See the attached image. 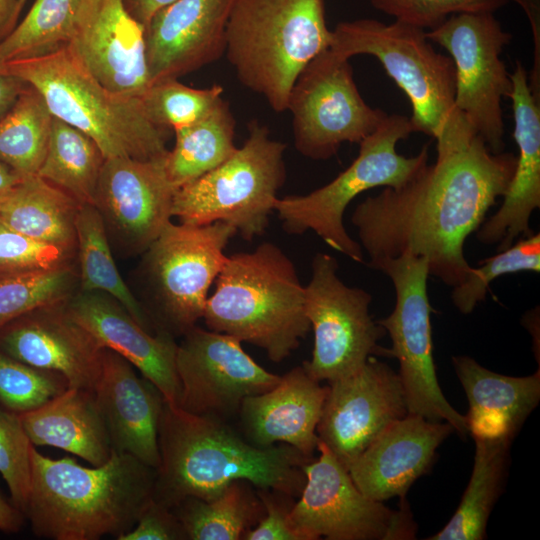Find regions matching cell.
Returning a JSON list of instances; mask_svg holds the SVG:
<instances>
[{"label":"cell","mask_w":540,"mask_h":540,"mask_svg":"<svg viewBox=\"0 0 540 540\" xmlns=\"http://www.w3.org/2000/svg\"><path fill=\"white\" fill-rule=\"evenodd\" d=\"M104 347L68 313L66 301L34 309L0 328V351L94 391Z\"/></svg>","instance_id":"obj_20"},{"label":"cell","mask_w":540,"mask_h":540,"mask_svg":"<svg viewBox=\"0 0 540 540\" xmlns=\"http://www.w3.org/2000/svg\"><path fill=\"white\" fill-rule=\"evenodd\" d=\"M112 448L146 465H160L158 431L165 399L124 357L104 349L102 371L94 390Z\"/></svg>","instance_id":"obj_25"},{"label":"cell","mask_w":540,"mask_h":540,"mask_svg":"<svg viewBox=\"0 0 540 540\" xmlns=\"http://www.w3.org/2000/svg\"><path fill=\"white\" fill-rule=\"evenodd\" d=\"M450 55L455 67V106L494 153L503 152L505 126L501 101L512 90L501 53L512 39L492 12L449 16L426 31Z\"/></svg>","instance_id":"obj_12"},{"label":"cell","mask_w":540,"mask_h":540,"mask_svg":"<svg viewBox=\"0 0 540 540\" xmlns=\"http://www.w3.org/2000/svg\"><path fill=\"white\" fill-rule=\"evenodd\" d=\"M516 161L513 153H494L475 136L403 186L368 196L351 216L368 264L422 256L429 275L451 287L461 283L472 267L465 241L507 192Z\"/></svg>","instance_id":"obj_1"},{"label":"cell","mask_w":540,"mask_h":540,"mask_svg":"<svg viewBox=\"0 0 540 540\" xmlns=\"http://www.w3.org/2000/svg\"><path fill=\"white\" fill-rule=\"evenodd\" d=\"M26 87L25 83L9 74L0 62V116L12 106Z\"/></svg>","instance_id":"obj_47"},{"label":"cell","mask_w":540,"mask_h":540,"mask_svg":"<svg viewBox=\"0 0 540 540\" xmlns=\"http://www.w3.org/2000/svg\"><path fill=\"white\" fill-rule=\"evenodd\" d=\"M297 151L327 160L345 142L359 144L387 116L362 98L349 59L330 48L321 52L297 77L288 99Z\"/></svg>","instance_id":"obj_15"},{"label":"cell","mask_w":540,"mask_h":540,"mask_svg":"<svg viewBox=\"0 0 540 540\" xmlns=\"http://www.w3.org/2000/svg\"><path fill=\"white\" fill-rule=\"evenodd\" d=\"M327 386L316 433L346 468L390 424L408 414L398 373L375 356Z\"/></svg>","instance_id":"obj_18"},{"label":"cell","mask_w":540,"mask_h":540,"mask_svg":"<svg viewBox=\"0 0 540 540\" xmlns=\"http://www.w3.org/2000/svg\"><path fill=\"white\" fill-rule=\"evenodd\" d=\"M327 390L303 365L291 369L272 389L243 400L238 412L242 435L258 447L284 443L314 459Z\"/></svg>","instance_id":"obj_26"},{"label":"cell","mask_w":540,"mask_h":540,"mask_svg":"<svg viewBox=\"0 0 540 540\" xmlns=\"http://www.w3.org/2000/svg\"><path fill=\"white\" fill-rule=\"evenodd\" d=\"M53 115L28 86L0 116V162L23 177L37 175L46 155Z\"/></svg>","instance_id":"obj_35"},{"label":"cell","mask_w":540,"mask_h":540,"mask_svg":"<svg viewBox=\"0 0 540 540\" xmlns=\"http://www.w3.org/2000/svg\"><path fill=\"white\" fill-rule=\"evenodd\" d=\"M166 155L104 161L93 205L112 251L123 257L141 255L171 222L176 188L166 171Z\"/></svg>","instance_id":"obj_17"},{"label":"cell","mask_w":540,"mask_h":540,"mask_svg":"<svg viewBox=\"0 0 540 540\" xmlns=\"http://www.w3.org/2000/svg\"><path fill=\"white\" fill-rule=\"evenodd\" d=\"M59 373L23 363L0 351V407L21 415L68 388Z\"/></svg>","instance_id":"obj_40"},{"label":"cell","mask_w":540,"mask_h":540,"mask_svg":"<svg viewBox=\"0 0 540 540\" xmlns=\"http://www.w3.org/2000/svg\"><path fill=\"white\" fill-rule=\"evenodd\" d=\"M223 88H192L177 78L152 82L140 97L147 118L162 129L191 125L209 114L223 99Z\"/></svg>","instance_id":"obj_38"},{"label":"cell","mask_w":540,"mask_h":540,"mask_svg":"<svg viewBox=\"0 0 540 540\" xmlns=\"http://www.w3.org/2000/svg\"><path fill=\"white\" fill-rule=\"evenodd\" d=\"M517 272H540V234L519 239L506 249L471 267L466 278L453 287L451 299L462 314L471 313L485 300L489 284L497 277Z\"/></svg>","instance_id":"obj_39"},{"label":"cell","mask_w":540,"mask_h":540,"mask_svg":"<svg viewBox=\"0 0 540 540\" xmlns=\"http://www.w3.org/2000/svg\"><path fill=\"white\" fill-rule=\"evenodd\" d=\"M202 319L207 329L257 346L275 363L311 329L295 264L271 242L226 256Z\"/></svg>","instance_id":"obj_4"},{"label":"cell","mask_w":540,"mask_h":540,"mask_svg":"<svg viewBox=\"0 0 540 540\" xmlns=\"http://www.w3.org/2000/svg\"><path fill=\"white\" fill-rule=\"evenodd\" d=\"M82 0H35L28 13L0 40V62L42 56L67 45Z\"/></svg>","instance_id":"obj_36"},{"label":"cell","mask_w":540,"mask_h":540,"mask_svg":"<svg viewBox=\"0 0 540 540\" xmlns=\"http://www.w3.org/2000/svg\"><path fill=\"white\" fill-rule=\"evenodd\" d=\"M386 274L393 283V311L377 322L391 339L387 357L396 358L408 413L431 421L449 423L462 438L469 434L465 415L444 396L433 358L431 312L427 292L429 275L425 257L403 255L368 264Z\"/></svg>","instance_id":"obj_11"},{"label":"cell","mask_w":540,"mask_h":540,"mask_svg":"<svg viewBox=\"0 0 540 540\" xmlns=\"http://www.w3.org/2000/svg\"><path fill=\"white\" fill-rule=\"evenodd\" d=\"M331 41L324 0H236L225 55L245 87L283 112L299 74Z\"/></svg>","instance_id":"obj_7"},{"label":"cell","mask_w":540,"mask_h":540,"mask_svg":"<svg viewBox=\"0 0 540 540\" xmlns=\"http://www.w3.org/2000/svg\"><path fill=\"white\" fill-rule=\"evenodd\" d=\"M256 491L264 506V514L254 527L245 532L242 539L301 540L289 519L294 504L292 496L271 489Z\"/></svg>","instance_id":"obj_44"},{"label":"cell","mask_w":540,"mask_h":540,"mask_svg":"<svg viewBox=\"0 0 540 540\" xmlns=\"http://www.w3.org/2000/svg\"><path fill=\"white\" fill-rule=\"evenodd\" d=\"M27 0H18L17 1V9H16V14H17V17L19 18V15H20V12L21 10L23 9L24 5L26 4Z\"/></svg>","instance_id":"obj_52"},{"label":"cell","mask_w":540,"mask_h":540,"mask_svg":"<svg viewBox=\"0 0 540 540\" xmlns=\"http://www.w3.org/2000/svg\"><path fill=\"white\" fill-rule=\"evenodd\" d=\"M3 67L36 90L54 117L89 136L105 159L152 160L168 153L167 130L147 118L140 98L107 89L67 45L42 56L7 61Z\"/></svg>","instance_id":"obj_6"},{"label":"cell","mask_w":540,"mask_h":540,"mask_svg":"<svg viewBox=\"0 0 540 540\" xmlns=\"http://www.w3.org/2000/svg\"><path fill=\"white\" fill-rule=\"evenodd\" d=\"M176 371L178 407L228 422L245 398L272 389L281 377L260 366L235 337L197 325L178 343Z\"/></svg>","instance_id":"obj_16"},{"label":"cell","mask_w":540,"mask_h":540,"mask_svg":"<svg viewBox=\"0 0 540 540\" xmlns=\"http://www.w3.org/2000/svg\"><path fill=\"white\" fill-rule=\"evenodd\" d=\"M74 262L76 257L10 228L0 219V275L49 270Z\"/></svg>","instance_id":"obj_43"},{"label":"cell","mask_w":540,"mask_h":540,"mask_svg":"<svg viewBox=\"0 0 540 540\" xmlns=\"http://www.w3.org/2000/svg\"><path fill=\"white\" fill-rule=\"evenodd\" d=\"M337 260L317 253L305 286V311L314 333L311 359L303 362L315 380L332 382L358 371L371 356L387 357L378 345L385 329L370 314L372 296L346 285Z\"/></svg>","instance_id":"obj_13"},{"label":"cell","mask_w":540,"mask_h":540,"mask_svg":"<svg viewBox=\"0 0 540 540\" xmlns=\"http://www.w3.org/2000/svg\"><path fill=\"white\" fill-rule=\"evenodd\" d=\"M452 363L468 399L469 434L513 441L540 401V369L514 377L493 372L466 355L453 356Z\"/></svg>","instance_id":"obj_27"},{"label":"cell","mask_w":540,"mask_h":540,"mask_svg":"<svg viewBox=\"0 0 540 540\" xmlns=\"http://www.w3.org/2000/svg\"><path fill=\"white\" fill-rule=\"evenodd\" d=\"M104 161L89 136L53 116L46 155L37 175L80 204H93Z\"/></svg>","instance_id":"obj_34"},{"label":"cell","mask_w":540,"mask_h":540,"mask_svg":"<svg viewBox=\"0 0 540 540\" xmlns=\"http://www.w3.org/2000/svg\"><path fill=\"white\" fill-rule=\"evenodd\" d=\"M75 229L79 290L111 295L145 330L155 333L144 308L117 269L103 220L93 204L79 205Z\"/></svg>","instance_id":"obj_32"},{"label":"cell","mask_w":540,"mask_h":540,"mask_svg":"<svg viewBox=\"0 0 540 540\" xmlns=\"http://www.w3.org/2000/svg\"><path fill=\"white\" fill-rule=\"evenodd\" d=\"M157 470L113 450L107 462L85 467L51 459L31 448V484L25 518L34 534L52 540L118 539L153 498Z\"/></svg>","instance_id":"obj_3"},{"label":"cell","mask_w":540,"mask_h":540,"mask_svg":"<svg viewBox=\"0 0 540 540\" xmlns=\"http://www.w3.org/2000/svg\"><path fill=\"white\" fill-rule=\"evenodd\" d=\"M78 289L77 262L0 275V328L34 309L67 301Z\"/></svg>","instance_id":"obj_37"},{"label":"cell","mask_w":540,"mask_h":540,"mask_svg":"<svg viewBox=\"0 0 540 540\" xmlns=\"http://www.w3.org/2000/svg\"><path fill=\"white\" fill-rule=\"evenodd\" d=\"M158 444L153 499L170 509L188 497L210 500L236 480L300 496L303 468L313 460L284 443L258 447L228 421L191 414L166 401Z\"/></svg>","instance_id":"obj_2"},{"label":"cell","mask_w":540,"mask_h":540,"mask_svg":"<svg viewBox=\"0 0 540 540\" xmlns=\"http://www.w3.org/2000/svg\"><path fill=\"white\" fill-rule=\"evenodd\" d=\"M512 0H370L377 10L421 29L431 30L449 16L494 12Z\"/></svg>","instance_id":"obj_42"},{"label":"cell","mask_w":540,"mask_h":540,"mask_svg":"<svg viewBox=\"0 0 540 540\" xmlns=\"http://www.w3.org/2000/svg\"><path fill=\"white\" fill-rule=\"evenodd\" d=\"M33 446H51L99 466L113 448L92 390L68 387L42 406L18 415Z\"/></svg>","instance_id":"obj_28"},{"label":"cell","mask_w":540,"mask_h":540,"mask_svg":"<svg viewBox=\"0 0 540 540\" xmlns=\"http://www.w3.org/2000/svg\"><path fill=\"white\" fill-rule=\"evenodd\" d=\"M236 0H175L145 26L150 82L177 78L225 54L227 23Z\"/></svg>","instance_id":"obj_21"},{"label":"cell","mask_w":540,"mask_h":540,"mask_svg":"<svg viewBox=\"0 0 540 540\" xmlns=\"http://www.w3.org/2000/svg\"><path fill=\"white\" fill-rule=\"evenodd\" d=\"M319 456L304 466L306 481L289 519L301 540H407L417 525L408 504L391 510L364 495L347 468L318 441Z\"/></svg>","instance_id":"obj_14"},{"label":"cell","mask_w":540,"mask_h":540,"mask_svg":"<svg viewBox=\"0 0 540 540\" xmlns=\"http://www.w3.org/2000/svg\"><path fill=\"white\" fill-rule=\"evenodd\" d=\"M524 10L531 25L534 43V62L528 74L533 96L540 102V0H512Z\"/></svg>","instance_id":"obj_46"},{"label":"cell","mask_w":540,"mask_h":540,"mask_svg":"<svg viewBox=\"0 0 540 540\" xmlns=\"http://www.w3.org/2000/svg\"><path fill=\"white\" fill-rule=\"evenodd\" d=\"M66 308L104 348L128 360L161 391L167 403L178 406L176 338L163 332H148L119 301L103 292L78 289L66 301Z\"/></svg>","instance_id":"obj_22"},{"label":"cell","mask_w":540,"mask_h":540,"mask_svg":"<svg viewBox=\"0 0 540 540\" xmlns=\"http://www.w3.org/2000/svg\"><path fill=\"white\" fill-rule=\"evenodd\" d=\"M453 432L447 422L408 413L381 432L347 470L359 490L373 500L405 498L412 484L430 470L436 450Z\"/></svg>","instance_id":"obj_23"},{"label":"cell","mask_w":540,"mask_h":540,"mask_svg":"<svg viewBox=\"0 0 540 540\" xmlns=\"http://www.w3.org/2000/svg\"><path fill=\"white\" fill-rule=\"evenodd\" d=\"M172 510L189 540H240L264 514L256 488L244 480L210 500L185 498Z\"/></svg>","instance_id":"obj_31"},{"label":"cell","mask_w":540,"mask_h":540,"mask_svg":"<svg viewBox=\"0 0 540 540\" xmlns=\"http://www.w3.org/2000/svg\"><path fill=\"white\" fill-rule=\"evenodd\" d=\"M414 132L410 118L387 114L377 129L359 143L355 160L332 181L305 195L277 199L274 212L284 231H313L333 250L362 263V247L344 226L346 208L367 190L403 186L428 165V145L410 157L396 151L397 143Z\"/></svg>","instance_id":"obj_8"},{"label":"cell","mask_w":540,"mask_h":540,"mask_svg":"<svg viewBox=\"0 0 540 540\" xmlns=\"http://www.w3.org/2000/svg\"><path fill=\"white\" fill-rule=\"evenodd\" d=\"M19 416L0 407V474L12 503L25 511L31 484V448Z\"/></svg>","instance_id":"obj_41"},{"label":"cell","mask_w":540,"mask_h":540,"mask_svg":"<svg viewBox=\"0 0 540 540\" xmlns=\"http://www.w3.org/2000/svg\"><path fill=\"white\" fill-rule=\"evenodd\" d=\"M24 177L0 162V203L3 202Z\"/></svg>","instance_id":"obj_51"},{"label":"cell","mask_w":540,"mask_h":540,"mask_svg":"<svg viewBox=\"0 0 540 540\" xmlns=\"http://www.w3.org/2000/svg\"><path fill=\"white\" fill-rule=\"evenodd\" d=\"M285 149L253 120L247 139L228 159L176 189L172 217L190 225L223 222L247 241L261 236L285 182Z\"/></svg>","instance_id":"obj_9"},{"label":"cell","mask_w":540,"mask_h":540,"mask_svg":"<svg viewBox=\"0 0 540 540\" xmlns=\"http://www.w3.org/2000/svg\"><path fill=\"white\" fill-rule=\"evenodd\" d=\"M514 132L519 149L516 166L503 203L476 231L483 244L508 248L516 238L533 234L530 218L540 208V102L529 86L528 72L517 60L511 74Z\"/></svg>","instance_id":"obj_24"},{"label":"cell","mask_w":540,"mask_h":540,"mask_svg":"<svg viewBox=\"0 0 540 540\" xmlns=\"http://www.w3.org/2000/svg\"><path fill=\"white\" fill-rule=\"evenodd\" d=\"M175 0H124L128 12L144 27L153 15Z\"/></svg>","instance_id":"obj_48"},{"label":"cell","mask_w":540,"mask_h":540,"mask_svg":"<svg viewBox=\"0 0 540 540\" xmlns=\"http://www.w3.org/2000/svg\"><path fill=\"white\" fill-rule=\"evenodd\" d=\"M184 529L172 509L153 498L134 527L117 540H186Z\"/></svg>","instance_id":"obj_45"},{"label":"cell","mask_w":540,"mask_h":540,"mask_svg":"<svg viewBox=\"0 0 540 540\" xmlns=\"http://www.w3.org/2000/svg\"><path fill=\"white\" fill-rule=\"evenodd\" d=\"M475 454L469 483L448 523L428 540H482L489 516L504 488L512 440L473 437Z\"/></svg>","instance_id":"obj_30"},{"label":"cell","mask_w":540,"mask_h":540,"mask_svg":"<svg viewBox=\"0 0 540 540\" xmlns=\"http://www.w3.org/2000/svg\"><path fill=\"white\" fill-rule=\"evenodd\" d=\"M329 48L347 59L360 54L378 59L408 97L414 131L436 140L437 158L478 136L455 106L454 63L434 49L426 30L397 20L343 21L332 31Z\"/></svg>","instance_id":"obj_5"},{"label":"cell","mask_w":540,"mask_h":540,"mask_svg":"<svg viewBox=\"0 0 540 540\" xmlns=\"http://www.w3.org/2000/svg\"><path fill=\"white\" fill-rule=\"evenodd\" d=\"M235 229L223 222H170L143 252L137 269L141 297L153 329L182 337L203 318Z\"/></svg>","instance_id":"obj_10"},{"label":"cell","mask_w":540,"mask_h":540,"mask_svg":"<svg viewBox=\"0 0 540 540\" xmlns=\"http://www.w3.org/2000/svg\"><path fill=\"white\" fill-rule=\"evenodd\" d=\"M80 203L38 175L24 177L0 203L10 228L77 256L75 220Z\"/></svg>","instance_id":"obj_29"},{"label":"cell","mask_w":540,"mask_h":540,"mask_svg":"<svg viewBox=\"0 0 540 540\" xmlns=\"http://www.w3.org/2000/svg\"><path fill=\"white\" fill-rule=\"evenodd\" d=\"M67 47L112 92L140 98L151 84L145 27L124 0H82Z\"/></svg>","instance_id":"obj_19"},{"label":"cell","mask_w":540,"mask_h":540,"mask_svg":"<svg viewBox=\"0 0 540 540\" xmlns=\"http://www.w3.org/2000/svg\"><path fill=\"white\" fill-rule=\"evenodd\" d=\"M18 0H0V40L16 25Z\"/></svg>","instance_id":"obj_50"},{"label":"cell","mask_w":540,"mask_h":540,"mask_svg":"<svg viewBox=\"0 0 540 540\" xmlns=\"http://www.w3.org/2000/svg\"><path fill=\"white\" fill-rule=\"evenodd\" d=\"M173 131L175 145L166 155V171L176 189L214 169L237 149L235 119L224 99L201 120Z\"/></svg>","instance_id":"obj_33"},{"label":"cell","mask_w":540,"mask_h":540,"mask_svg":"<svg viewBox=\"0 0 540 540\" xmlns=\"http://www.w3.org/2000/svg\"><path fill=\"white\" fill-rule=\"evenodd\" d=\"M25 519L23 512L0 493V530L6 533L18 532Z\"/></svg>","instance_id":"obj_49"}]
</instances>
